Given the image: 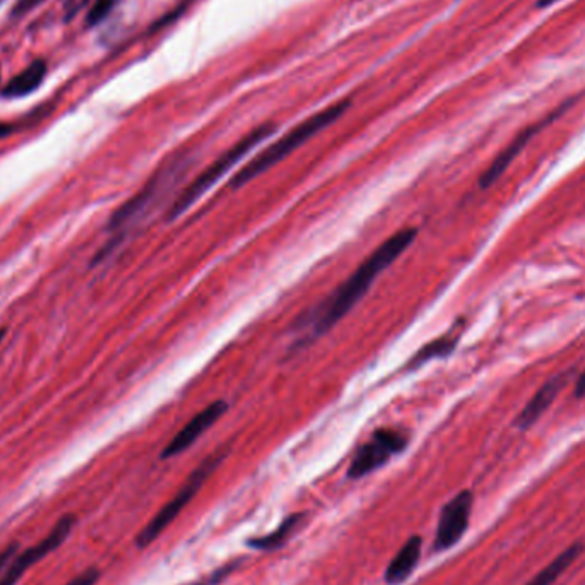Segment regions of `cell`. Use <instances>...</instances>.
Instances as JSON below:
<instances>
[{
	"mask_svg": "<svg viewBox=\"0 0 585 585\" xmlns=\"http://www.w3.org/2000/svg\"><path fill=\"white\" fill-rule=\"evenodd\" d=\"M416 235H418L416 228H404L394 233L380 245L379 249L373 250L370 257H367L336 291H332V295L327 296L324 302L300 317L295 325L300 343H312L331 331L332 327L367 295L375 279L411 247Z\"/></svg>",
	"mask_w": 585,
	"mask_h": 585,
	"instance_id": "6da1fadb",
	"label": "cell"
},
{
	"mask_svg": "<svg viewBox=\"0 0 585 585\" xmlns=\"http://www.w3.org/2000/svg\"><path fill=\"white\" fill-rule=\"evenodd\" d=\"M349 105H351L349 100L337 101L322 112L315 113L310 119L303 120L302 124L296 125L295 129L284 134L279 141L272 142L271 146H267L262 153L257 154L254 160L249 161L242 170H238L235 177L231 178V189H240L243 185L249 184L254 178L271 170L272 166L278 165L279 161H283L293 151L302 148L303 144L310 141L315 134H319L320 130L334 124L337 119H341Z\"/></svg>",
	"mask_w": 585,
	"mask_h": 585,
	"instance_id": "7a4b0ae2",
	"label": "cell"
},
{
	"mask_svg": "<svg viewBox=\"0 0 585 585\" xmlns=\"http://www.w3.org/2000/svg\"><path fill=\"white\" fill-rule=\"evenodd\" d=\"M274 132H276V125L262 124L249 132L247 136L242 137L235 146H231L226 153L221 154L213 165L207 166L201 175H197L192 180V184L185 187L184 192L178 195L170 206L166 219L173 221V219L180 218L190 206H194L195 202L206 194L207 190L218 184L219 180L225 177L233 166H237L247 154L252 153V149L257 148L260 142L266 141L267 137H271Z\"/></svg>",
	"mask_w": 585,
	"mask_h": 585,
	"instance_id": "3957f363",
	"label": "cell"
},
{
	"mask_svg": "<svg viewBox=\"0 0 585 585\" xmlns=\"http://www.w3.org/2000/svg\"><path fill=\"white\" fill-rule=\"evenodd\" d=\"M185 165H170L161 168L160 172L154 173V177L144 185L130 201L125 202L117 213L113 214L108 228L113 235L125 237L127 233L136 230L149 214L153 213L154 207L160 204L161 199L172 190L173 185L177 182L178 175L184 172Z\"/></svg>",
	"mask_w": 585,
	"mask_h": 585,
	"instance_id": "277c9868",
	"label": "cell"
},
{
	"mask_svg": "<svg viewBox=\"0 0 585 585\" xmlns=\"http://www.w3.org/2000/svg\"><path fill=\"white\" fill-rule=\"evenodd\" d=\"M225 459V454L209 455L206 461H202L199 467H195L192 474H190L185 485L180 488L172 502L166 503L165 507L154 515L148 526L144 527L139 534H137L136 544L137 548H148L149 544L160 538L161 532L165 531L166 527L172 524L173 520L177 519V515L187 507V503L199 493L207 479L211 478V474L218 469L219 464Z\"/></svg>",
	"mask_w": 585,
	"mask_h": 585,
	"instance_id": "5b68a950",
	"label": "cell"
},
{
	"mask_svg": "<svg viewBox=\"0 0 585 585\" xmlns=\"http://www.w3.org/2000/svg\"><path fill=\"white\" fill-rule=\"evenodd\" d=\"M409 435L394 428H380L373 433L367 444L361 445L348 467L349 479L365 478L373 471L384 467L387 462L406 450Z\"/></svg>",
	"mask_w": 585,
	"mask_h": 585,
	"instance_id": "8992f818",
	"label": "cell"
},
{
	"mask_svg": "<svg viewBox=\"0 0 585 585\" xmlns=\"http://www.w3.org/2000/svg\"><path fill=\"white\" fill-rule=\"evenodd\" d=\"M77 517L74 514H65L57 520L54 529L48 532L47 536L31 546L23 553H18L14 556V560L9 563L6 572L0 575V585H16L19 580L23 579V575L35 567L36 563L42 562L45 556L59 550L60 544L64 543L65 539L71 536L72 529L76 527Z\"/></svg>",
	"mask_w": 585,
	"mask_h": 585,
	"instance_id": "52a82bcc",
	"label": "cell"
},
{
	"mask_svg": "<svg viewBox=\"0 0 585 585\" xmlns=\"http://www.w3.org/2000/svg\"><path fill=\"white\" fill-rule=\"evenodd\" d=\"M473 493L469 490L457 493L450 502L445 503L438 519L437 534L433 541V551H447L454 548L466 534L473 510Z\"/></svg>",
	"mask_w": 585,
	"mask_h": 585,
	"instance_id": "ba28073f",
	"label": "cell"
},
{
	"mask_svg": "<svg viewBox=\"0 0 585 585\" xmlns=\"http://www.w3.org/2000/svg\"><path fill=\"white\" fill-rule=\"evenodd\" d=\"M572 105H574V100H568L567 103H563L562 107H558L555 112L550 113L546 119L541 120L538 124L529 125L527 129L519 132V136L515 137L514 141L510 142L509 146L503 149L502 153L498 154L495 161L491 163L490 168L481 175V178H479V187L481 189H490L491 185L495 184L498 178L502 177L503 173L509 170V166L524 151L527 144L531 142L532 137L538 136L541 130L553 124L558 117H562L563 113L567 112L568 108L572 107Z\"/></svg>",
	"mask_w": 585,
	"mask_h": 585,
	"instance_id": "9c48e42d",
	"label": "cell"
},
{
	"mask_svg": "<svg viewBox=\"0 0 585 585\" xmlns=\"http://www.w3.org/2000/svg\"><path fill=\"white\" fill-rule=\"evenodd\" d=\"M226 411H228L226 401L219 399L211 402L201 413L195 414L194 418L172 438V442L161 452V459H172L190 449L209 428H213L221 420V416H225Z\"/></svg>",
	"mask_w": 585,
	"mask_h": 585,
	"instance_id": "30bf717a",
	"label": "cell"
},
{
	"mask_svg": "<svg viewBox=\"0 0 585 585\" xmlns=\"http://www.w3.org/2000/svg\"><path fill=\"white\" fill-rule=\"evenodd\" d=\"M568 379H570V372L556 373L553 379L548 380L541 389L532 396L531 401L527 402L524 409L517 414L515 418V426L519 430H527L532 425H536L541 416H543L548 409L551 408V404L555 402L558 394L562 392L563 387L567 385Z\"/></svg>",
	"mask_w": 585,
	"mask_h": 585,
	"instance_id": "8fae6325",
	"label": "cell"
},
{
	"mask_svg": "<svg viewBox=\"0 0 585 585\" xmlns=\"http://www.w3.org/2000/svg\"><path fill=\"white\" fill-rule=\"evenodd\" d=\"M421 551H423V539L420 536H411L406 543L402 544L401 550L397 551L385 570V582L389 585H401L402 582H406L413 574L414 568L418 567Z\"/></svg>",
	"mask_w": 585,
	"mask_h": 585,
	"instance_id": "7c38bea8",
	"label": "cell"
},
{
	"mask_svg": "<svg viewBox=\"0 0 585 585\" xmlns=\"http://www.w3.org/2000/svg\"><path fill=\"white\" fill-rule=\"evenodd\" d=\"M48 65L43 59H36L31 62L18 76L12 77L11 81L2 89L4 98H23L36 91L42 86L47 77Z\"/></svg>",
	"mask_w": 585,
	"mask_h": 585,
	"instance_id": "4fadbf2b",
	"label": "cell"
},
{
	"mask_svg": "<svg viewBox=\"0 0 585 585\" xmlns=\"http://www.w3.org/2000/svg\"><path fill=\"white\" fill-rule=\"evenodd\" d=\"M459 339H461V332L459 331H450L444 334V336L433 339L430 343H426L416 355L411 356V360L408 361V365H406L404 370L411 372V370L423 367L428 361L437 360V358H447L450 353H454Z\"/></svg>",
	"mask_w": 585,
	"mask_h": 585,
	"instance_id": "5bb4252c",
	"label": "cell"
},
{
	"mask_svg": "<svg viewBox=\"0 0 585 585\" xmlns=\"http://www.w3.org/2000/svg\"><path fill=\"white\" fill-rule=\"evenodd\" d=\"M585 546L582 543H574L563 551L562 555L556 556L555 560L544 567L534 579L529 580L526 585H553L560 579L568 567H572L577 558L584 553Z\"/></svg>",
	"mask_w": 585,
	"mask_h": 585,
	"instance_id": "9a60e30c",
	"label": "cell"
},
{
	"mask_svg": "<svg viewBox=\"0 0 585 585\" xmlns=\"http://www.w3.org/2000/svg\"><path fill=\"white\" fill-rule=\"evenodd\" d=\"M303 517H305V514L290 515V517H286V519L281 522V526H279L278 529H274L271 534L249 539L247 544H249L252 550H278V548H281V546L290 539L291 534L298 529V526L302 524Z\"/></svg>",
	"mask_w": 585,
	"mask_h": 585,
	"instance_id": "2e32d148",
	"label": "cell"
},
{
	"mask_svg": "<svg viewBox=\"0 0 585 585\" xmlns=\"http://www.w3.org/2000/svg\"><path fill=\"white\" fill-rule=\"evenodd\" d=\"M119 2L120 0H95V4L89 9L86 24L96 26L101 21H105L112 14L113 9L119 6Z\"/></svg>",
	"mask_w": 585,
	"mask_h": 585,
	"instance_id": "e0dca14e",
	"label": "cell"
},
{
	"mask_svg": "<svg viewBox=\"0 0 585 585\" xmlns=\"http://www.w3.org/2000/svg\"><path fill=\"white\" fill-rule=\"evenodd\" d=\"M43 2H47V0H16V4L11 9V16L12 18H23L36 7L42 6Z\"/></svg>",
	"mask_w": 585,
	"mask_h": 585,
	"instance_id": "ac0fdd59",
	"label": "cell"
},
{
	"mask_svg": "<svg viewBox=\"0 0 585 585\" xmlns=\"http://www.w3.org/2000/svg\"><path fill=\"white\" fill-rule=\"evenodd\" d=\"M100 575V570H98V568H86L84 572L76 575L74 579L69 580L65 585H96V582L100 580Z\"/></svg>",
	"mask_w": 585,
	"mask_h": 585,
	"instance_id": "d6986e66",
	"label": "cell"
},
{
	"mask_svg": "<svg viewBox=\"0 0 585 585\" xmlns=\"http://www.w3.org/2000/svg\"><path fill=\"white\" fill-rule=\"evenodd\" d=\"M89 0H64V19L72 21L84 7L88 6Z\"/></svg>",
	"mask_w": 585,
	"mask_h": 585,
	"instance_id": "ffe728a7",
	"label": "cell"
},
{
	"mask_svg": "<svg viewBox=\"0 0 585 585\" xmlns=\"http://www.w3.org/2000/svg\"><path fill=\"white\" fill-rule=\"evenodd\" d=\"M19 553V543H11L6 546L4 550L0 551V575L6 572V568L9 567V563L14 560V556Z\"/></svg>",
	"mask_w": 585,
	"mask_h": 585,
	"instance_id": "44dd1931",
	"label": "cell"
},
{
	"mask_svg": "<svg viewBox=\"0 0 585 585\" xmlns=\"http://www.w3.org/2000/svg\"><path fill=\"white\" fill-rule=\"evenodd\" d=\"M237 567V563H230V565H226L225 568H221L218 572H214L209 579L204 580L201 585H216L221 582V580L225 579L226 575L230 574L233 568Z\"/></svg>",
	"mask_w": 585,
	"mask_h": 585,
	"instance_id": "7402d4cb",
	"label": "cell"
},
{
	"mask_svg": "<svg viewBox=\"0 0 585 585\" xmlns=\"http://www.w3.org/2000/svg\"><path fill=\"white\" fill-rule=\"evenodd\" d=\"M575 396H585V372L580 375L579 380H577V384H575Z\"/></svg>",
	"mask_w": 585,
	"mask_h": 585,
	"instance_id": "603a6c76",
	"label": "cell"
},
{
	"mask_svg": "<svg viewBox=\"0 0 585 585\" xmlns=\"http://www.w3.org/2000/svg\"><path fill=\"white\" fill-rule=\"evenodd\" d=\"M12 132H14V127L9 124H2L0 122V139H6V137L11 136Z\"/></svg>",
	"mask_w": 585,
	"mask_h": 585,
	"instance_id": "cb8c5ba5",
	"label": "cell"
},
{
	"mask_svg": "<svg viewBox=\"0 0 585 585\" xmlns=\"http://www.w3.org/2000/svg\"><path fill=\"white\" fill-rule=\"evenodd\" d=\"M556 2H560V0H538V7H550Z\"/></svg>",
	"mask_w": 585,
	"mask_h": 585,
	"instance_id": "d4e9b609",
	"label": "cell"
},
{
	"mask_svg": "<svg viewBox=\"0 0 585 585\" xmlns=\"http://www.w3.org/2000/svg\"><path fill=\"white\" fill-rule=\"evenodd\" d=\"M6 336V331H0V343H2V339Z\"/></svg>",
	"mask_w": 585,
	"mask_h": 585,
	"instance_id": "484cf974",
	"label": "cell"
},
{
	"mask_svg": "<svg viewBox=\"0 0 585 585\" xmlns=\"http://www.w3.org/2000/svg\"><path fill=\"white\" fill-rule=\"evenodd\" d=\"M0 2H2V0H0Z\"/></svg>",
	"mask_w": 585,
	"mask_h": 585,
	"instance_id": "4316f807",
	"label": "cell"
}]
</instances>
